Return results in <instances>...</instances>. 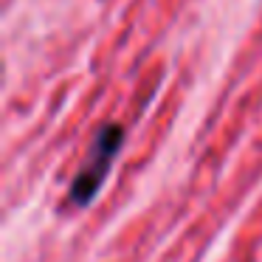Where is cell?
Returning a JSON list of instances; mask_svg holds the SVG:
<instances>
[{"label":"cell","instance_id":"obj_1","mask_svg":"<svg viewBox=\"0 0 262 262\" xmlns=\"http://www.w3.org/2000/svg\"><path fill=\"white\" fill-rule=\"evenodd\" d=\"M121 144H124V127L121 124H104L96 133L91 152H88V161L82 164V169L76 172L74 183H71L68 200L74 206H91L96 200L99 189L104 186L110 169H113V161L119 155Z\"/></svg>","mask_w":262,"mask_h":262}]
</instances>
